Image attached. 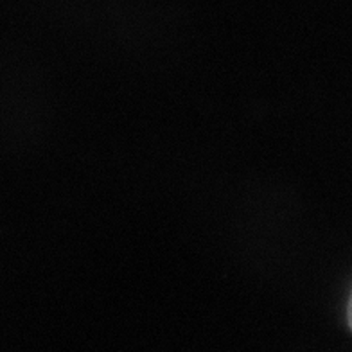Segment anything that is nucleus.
I'll list each match as a JSON object with an SVG mask.
<instances>
[{
  "mask_svg": "<svg viewBox=\"0 0 352 352\" xmlns=\"http://www.w3.org/2000/svg\"><path fill=\"white\" fill-rule=\"evenodd\" d=\"M347 324H349V329L352 333V292H351V297H349L347 302Z\"/></svg>",
  "mask_w": 352,
  "mask_h": 352,
  "instance_id": "nucleus-1",
  "label": "nucleus"
}]
</instances>
